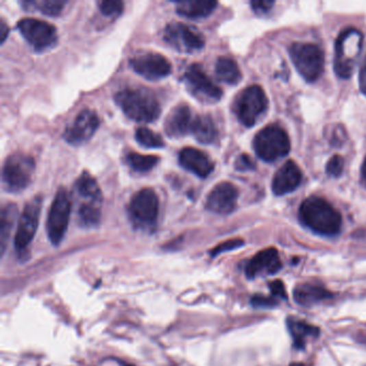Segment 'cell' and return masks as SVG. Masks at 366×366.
<instances>
[{
  "label": "cell",
  "mask_w": 366,
  "mask_h": 366,
  "mask_svg": "<svg viewBox=\"0 0 366 366\" xmlns=\"http://www.w3.org/2000/svg\"><path fill=\"white\" fill-rule=\"evenodd\" d=\"M302 182V172L297 164L292 160L284 162L282 168L278 169L272 182L273 193L276 196H282L292 193L299 187Z\"/></svg>",
  "instance_id": "ffe728a7"
},
{
  "label": "cell",
  "mask_w": 366,
  "mask_h": 366,
  "mask_svg": "<svg viewBox=\"0 0 366 366\" xmlns=\"http://www.w3.org/2000/svg\"><path fill=\"white\" fill-rule=\"evenodd\" d=\"M293 297L297 304L310 306V305L317 304L326 300L331 299L332 293L326 288L319 287L316 284H302L295 288Z\"/></svg>",
  "instance_id": "44dd1931"
},
{
  "label": "cell",
  "mask_w": 366,
  "mask_h": 366,
  "mask_svg": "<svg viewBox=\"0 0 366 366\" xmlns=\"http://www.w3.org/2000/svg\"><path fill=\"white\" fill-rule=\"evenodd\" d=\"M66 3L62 0H27L21 3V5L27 11H39L45 15L57 16L62 13Z\"/></svg>",
  "instance_id": "83f0119b"
},
{
  "label": "cell",
  "mask_w": 366,
  "mask_h": 366,
  "mask_svg": "<svg viewBox=\"0 0 366 366\" xmlns=\"http://www.w3.org/2000/svg\"><path fill=\"white\" fill-rule=\"evenodd\" d=\"M41 206H42V198L40 196L34 197L23 210L14 238L15 249L18 250L20 255L25 253L37 232Z\"/></svg>",
  "instance_id": "7c38bea8"
},
{
  "label": "cell",
  "mask_w": 366,
  "mask_h": 366,
  "mask_svg": "<svg viewBox=\"0 0 366 366\" xmlns=\"http://www.w3.org/2000/svg\"><path fill=\"white\" fill-rule=\"evenodd\" d=\"M254 149L258 156L263 160H276L289 153V136L278 125H271L256 134Z\"/></svg>",
  "instance_id": "8992f818"
},
{
  "label": "cell",
  "mask_w": 366,
  "mask_h": 366,
  "mask_svg": "<svg viewBox=\"0 0 366 366\" xmlns=\"http://www.w3.org/2000/svg\"><path fill=\"white\" fill-rule=\"evenodd\" d=\"M255 162L247 154H242L235 160V169L239 171H250L255 169Z\"/></svg>",
  "instance_id": "d590c367"
},
{
  "label": "cell",
  "mask_w": 366,
  "mask_h": 366,
  "mask_svg": "<svg viewBox=\"0 0 366 366\" xmlns=\"http://www.w3.org/2000/svg\"><path fill=\"white\" fill-rule=\"evenodd\" d=\"M183 81L191 94L200 101L216 102L223 96V90L203 71L200 64H191L184 73Z\"/></svg>",
  "instance_id": "8fae6325"
},
{
  "label": "cell",
  "mask_w": 366,
  "mask_h": 366,
  "mask_svg": "<svg viewBox=\"0 0 366 366\" xmlns=\"http://www.w3.org/2000/svg\"><path fill=\"white\" fill-rule=\"evenodd\" d=\"M343 170H344V159L339 155H334L328 161L327 173L330 176L339 178L343 173Z\"/></svg>",
  "instance_id": "836d02e7"
},
{
  "label": "cell",
  "mask_w": 366,
  "mask_h": 366,
  "mask_svg": "<svg viewBox=\"0 0 366 366\" xmlns=\"http://www.w3.org/2000/svg\"><path fill=\"white\" fill-rule=\"evenodd\" d=\"M360 89L363 93L364 96L366 97V58L362 64L361 69H360Z\"/></svg>",
  "instance_id": "f35d334b"
},
{
  "label": "cell",
  "mask_w": 366,
  "mask_h": 366,
  "mask_svg": "<svg viewBox=\"0 0 366 366\" xmlns=\"http://www.w3.org/2000/svg\"><path fill=\"white\" fill-rule=\"evenodd\" d=\"M243 245H244V241L241 240V239L225 241V242L221 243L219 245L216 246L214 249H212L210 256L216 257V256L221 255V254L225 253V252H230V250L242 247Z\"/></svg>",
  "instance_id": "d6a6232c"
},
{
  "label": "cell",
  "mask_w": 366,
  "mask_h": 366,
  "mask_svg": "<svg viewBox=\"0 0 366 366\" xmlns=\"http://www.w3.org/2000/svg\"><path fill=\"white\" fill-rule=\"evenodd\" d=\"M100 12L110 18H117L124 10V3L119 0H102L97 3Z\"/></svg>",
  "instance_id": "1f68e13d"
},
{
  "label": "cell",
  "mask_w": 366,
  "mask_h": 366,
  "mask_svg": "<svg viewBox=\"0 0 366 366\" xmlns=\"http://www.w3.org/2000/svg\"><path fill=\"white\" fill-rule=\"evenodd\" d=\"M191 134L200 143L210 144L215 142L218 132L212 117L208 115H197Z\"/></svg>",
  "instance_id": "603a6c76"
},
{
  "label": "cell",
  "mask_w": 366,
  "mask_h": 366,
  "mask_svg": "<svg viewBox=\"0 0 366 366\" xmlns=\"http://www.w3.org/2000/svg\"><path fill=\"white\" fill-rule=\"evenodd\" d=\"M363 36L359 30L347 28L339 34L335 45L334 68L341 79L352 77L362 49Z\"/></svg>",
  "instance_id": "277c9868"
},
{
  "label": "cell",
  "mask_w": 366,
  "mask_h": 366,
  "mask_svg": "<svg viewBox=\"0 0 366 366\" xmlns=\"http://www.w3.org/2000/svg\"><path fill=\"white\" fill-rule=\"evenodd\" d=\"M267 108V95L259 85H252L242 90L234 102L235 114L246 127L254 126Z\"/></svg>",
  "instance_id": "9c48e42d"
},
{
  "label": "cell",
  "mask_w": 366,
  "mask_h": 366,
  "mask_svg": "<svg viewBox=\"0 0 366 366\" xmlns=\"http://www.w3.org/2000/svg\"><path fill=\"white\" fill-rule=\"evenodd\" d=\"M238 197V188L229 182H223L216 185L208 193L206 208L212 213L228 215L236 208Z\"/></svg>",
  "instance_id": "2e32d148"
},
{
  "label": "cell",
  "mask_w": 366,
  "mask_h": 366,
  "mask_svg": "<svg viewBox=\"0 0 366 366\" xmlns=\"http://www.w3.org/2000/svg\"><path fill=\"white\" fill-rule=\"evenodd\" d=\"M252 8L257 14H265L271 10V8L273 7L274 3L273 1H267V0H256V1H252Z\"/></svg>",
  "instance_id": "8d00e7d4"
},
{
  "label": "cell",
  "mask_w": 366,
  "mask_h": 366,
  "mask_svg": "<svg viewBox=\"0 0 366 366\" xmlns=\"http://www.w3.org/2000/svg\"><path fill=\"white\" fill-rule=\"evenodd\" d=\"M197 115L187 104H178L171 110L164 121V132L171 138H182L191 134Z\"/></svg>",
  "instance_id": "e0dca14e"
},
{
  "label": "cell",
  "mask_w": 366,
  "mask_h": 366,
  "mask_svg": "<svg viewBox=\"0 0 366 366\" xmlns=\"http://www.w3.org/2000/svg\"><path fill=\"white\" fill-rule=\"evenodd\" d=\"M164 39L169 45L181 53H193L204 47V38L196 28L184 23L172 22L164 29Z\"/></svg>",
  "instance_id": "4fadbf2b"
},
{
  "label": "cell",
  "mask_w": 366,
  "mask_h": 366,
  "mask_svg": "<svg viewBox=\"0 0 366 366\" xmlns=\"http://www.w3.org/2000/svg\"><path fill=\"white\" fill-rule=\"evenodd\" d=\"M8 35H9V27H8L5 21L1 20V22H0V42H1V45L5 42Z\"/></svg>",
  "instance_id": "ab89813d"
},
{
  "label": "cell",
  "mask_w": 366,
  "mask_h": 366,
  "mask_svg": "<svg viewBox=\"0 0 366 366\" xmlns=\"http://www.w3.org/2000/svg\"><path fill=\"white\" fill-rule=\"evenodd\" d=\"M75 191L80 196L87 199L88 202L101 204L102 193L99 185L97 183L96 178L90 175L87 171H84L75 182Z\"/></svg>",
  "instance_id": "d4e9b609"
},
{
  "label": "cell",
  "mask_w": 366,
  "mask_h": 366,
  "mask_svg": "<svg viewBox=\"0 0 366 366\" xmlns=\"http://www.w3.org/2000/svg\"><path fill=\"white\" fill-rule=\"evenodd\" d=\"M99 127V117L93 110L84 109L77 114L75 121L66 128L64 138L72 145H81L92 139Z\"/></svg>",
  "instance_id": "9a60e30c"
},
{
  "label": "cell",
  "mask_w": 366,
  "mask_h": 366,
  "mask_svg": "<svg viewBox=\"0 0 366 366\" xmlns=\"http://www.w3.org/2000/svg\"><path fill=\"white\" fill-rule=\"evenodd\" d=\"M282 269L280 254L275 248H267L249 260L245 272L248 278H256L261 274H276Z\"/></svg>",
  "instance_id": "ac0fdd59"
},
{
  "label": "cell",
  "mask_w": 366,
  "mask_h": 366,
  "mask_svg": "<svg viewBox=\"0 0 366 366\" xmlns=\"http://www.w3.org/2000/svg\"><path fill=\"white\" fill-rule=\"evenodd\" d=\"M299 216L303 225L318 234L333 236L341 232V214L319 197L306 199L300 208Z\"/></svg>",
  "instance_id": "6da1fadb"
},
{
  "label": "cell",
  "mask_w": 366,
  "mask_h": 366,
  "mask_svg": "<svg viewBox=\"0 0 366 366\" xmlns=\"http://www.w3.org/2000/svg\"><path fill=\"white\" fill-rule=\"evenodd\" d=\"M250 304L258 308H270L278 305V301L273 297H263V295H255L250 300Z\"/></svg>",
  "instance_id": "e575fe53"
},
{
  "label": "cell",
  "mask_w": 366,
  "mask_h": 366,
  "mask_svg": "<svg viewBox=\"0 0 366 366\" xmlns=\"http://www.w3.org/2000/svg\"><path fill=\"white\" fill-rule=\"evenodd\" d=\"M129 64L136 73L151 81L164 79L172 71V66L168 58L158 53L147 52L136 55Z\"/></svg>",
  "instance_id": "5bb4252c"
},
{
  "label": "cell",
  "mask_w": 366,
  "mask_h": 366,
  "mask_svg": "<svg viewBox=\"0 0 366 366\" xmlns=\"http://www.w3.org/2000/svg\"><path fill=\"white\" fill-rule=\"evenodd\" d=\"M178 14L191 20L206 18L212 14L217 7L216 1H198V0H186L175 3Z\"/></svg>",
  "instance_id": "7402d4cb"
},
{
  "label": "cell",
  "mask_w": 366,
  "mask_h": 366,
  "mask_svg": "<svg viewBox=\"0 0 366 366\" xmlns=\"http://www.w3.org/2000/svg\"><path fill=\"white\" fill-rule=\"evenodd\" d=\"M115 102L129 119L138 123H151L160 117V103L145 89H123L115 95Z\"/></svg>",
  "instance_id": "7a4b0ae2"
},
{
  "label": "cell",
  "mask_w": 366,
  "mask_h": 366,
  "mask_svg": "<svg viewBox=\"0 0 366 366\" xmlns=\"http://www.w3.org/2000/svg\"><path fill=\"white\" fill-rule=\"evenodd\" d=\"M178 162L185 170L195 175L206 178L213 172V160L200 149L185 147L178 154Z\"/></svg>",
  "instance_id": "d6986e66"
},
{
  "label": "cell",
  "mask_w": 366,
  "mask_h": 366,
  "mask_svg": "<svg viewBox=\"0 0 366 366\" xmlns=\"http://www.w3.org/2000/svg\"><path fill=\"white\" fill-rule=\"evenodd\" d=\"M18 217V208L13 203H8L1 210L0 219V253L3 255L10 239L11 231Z\"/></svg>",
  "instance_id": "484cf974"
},
{
  "label": "cell",
  "mask_w": 366,
  "mask_h": 366,
  "mask_svg": "<svg viewBox=\"0 0 366 366\" xmlns=\"http://www.w3.org/2000/svg\"><path fill=\"white\" fill-rule=\"evenodd\" d=\"M290 366H305V365H303V364H301V363H293V364H291V365Z\"/></svg>",
  "instance_id": "b9f144b4"
},
{
  "label": "cell",
  "mask_w": 366,
  "mask_h": 366,
  "mask_svg": "<svg viewBox=\"0 0 366 366\" xmlns=\"http://www.w3.org/2000/svg\"><path fill=\"white\" fill-rule=\"evenodd\" d=\"M101 221V208L99 203H83L79 208V223L85 228H94Z\"/></svg>",
  "instance_id": "f1b7e54d"
},
{
  "label": "cell",
  "mask_w": 366,
  "mask_h": 366,
  "mask_svg": "<svg viewBox=\"0 0 366 366\" xmlns=\"http://www.w3.org/2000/svg\"><path fill=\"white\" fill-rule=\"evenodd\" d=\"M270 290L273 297H280L282 299H287V292L284 289L282 280H274L270 284Z\"/></svg>",
  "instance_id": "74e56055"
},
{
  "label": "cell",
  "mask_w": 366,
  "mask_h": 366,
  "mask_svg": "<svg viewBox=\"0 0 366 366\" xmlns=\"http://www.w3.org/2000/svg\"><path fill=\"white\" fill-rule=\"evenodd\" d=\"M290 57L300 75L308 82L319 79L324 71V55L318 45L310 43H293Z\"/></svg>",
  "instance_id": "52a82bcc"
},
{
  "label": "cell",
  "mask_w": 366,
  "mask_h": 366,
  "mask_svg": "<svg viewBox=\"0 0 366 366\" xmlns=\"http://www.w3.org/2000/svg\"><path fill=\"white\" fill-rule=\"evenodd\" d=\"M215 73L219 81L227 84H238L242 80V73L238 64L230 57L223 56L218 58L216 62Z\"/></svg>",
  "instance_id": "cb8c5ba5"
},
{
  "label": "cell",
  "mask_w": 366,
  "mask_h": 366,
  "mask_svg": "<svg viewBox=\"0 0 366 366\" xmlns=\"http://www.w3.org/2000/svg\"><path fill=\"white\" fill-rule=\"evenodd\" d=\"M159 160V157L154 155H142L134 151H130L126 155L127 164L136 172H149L157 166Z\"/></svg>",
  "instance_id": "f546056e"
},
{
  "label": "cell",
  "mask_w": 366,
  "mask_h": 366,
  "mask_svg": "<svg viewBox=\"0 0 366 366\" xmlns=\"http://www.w3.org/2000/svg\"><path fill=\"white\" fill-rule=\"evenodd\" d=\"M290 334L295 341L297 348H303L305 346V339L308 337H318L319 329L300 320L289 319L287 322Z\"/></svg>",
  "instance_id": "4316f807"
},
{
  "label": "cell",
  "mask_w": 366,
  "mask_h": 366,
  "mask_svg": "<svg viewBox=\"0 0 366 366\" xmlns=\"http://www.w3.org/2000/svg\"><path fill=\"white\" fill-rule=\"evenodd\" d=\"M16 28L34 50L45 51L56 43L57 30L50 23L37 19H23L19 21Z\"/></svg>",
  "instance_id": "30bf717a"
},
{
  "label": "cell",
  "mask_w": 366,
  "mask_h": 366,
  "mask_svg": "<svg viewBox=\"0 0 366 366\" xmlns=\"http://www.w3.org/2000/svg\"><path fill=\"white\" fill-rule=\"evenodd\" d=\"M129 219L136 230L154 231L159 215V198L151 188L134 193L128 204Z\"/></svg>",
  "instance_id": "3957f363"
},
{
  "label": "cell",
  "mask_w": 366,
  "mask_h": 366,
  "mask_svg": "<svg viewBox=\"0 0 366 366\" xmlns=\"http://www.w3.org/2000/svg\"><path fill=\"white\" fill-rule=\"evenodd\" d=\"M35 160L22 153H15L5 159L3 168V182L10 193H20L29 185L35 171Z\"/></svg>",
  "instance_id": "5b68a950"
},
{
  "label": "cell",
  "mask_w": 366,
  "mask_h": 366,
  "mask_svg": "<svg viewBox=\"0 0 366 366\" xmlns=\"http://www.w3.org/2000/svg\"><path fill=\"white\" fill-rule=\"evenodd\" d=\"M71 198L68 191L60 188L51 204L47 221V233L53 245H60L64 240L71 214Z\"/></svg>",
  "instance_id": "ba28073f"
},
{
  "label": "cell",
  "mask_w": 366,
  "mask_h": 366,
  "mask_svg": "<svg viewBox=\"0 0 366 366\" xmlns=\"http://www.w3.org/2000/svg\"><path fill=\"white\" fill-rule=\"evenodd\" d=\"M136 139L138 143L147 149H161L164 146V141L160 134L151 132V129L145 127L136 129Z\"/></svg>",
  "instance_id": "4dcf8cb0"
},
{
  "label": "cell",
  "mask_w": 366,
  "mask_h": 366,
  "mask_svg": "<svg viewBox=\"0 0 366 366\" xmlns=\"http://www.w3.org/2000/svg\"><path fill=\"white\" fill-rule=\"evenodd\" d=\"M362 180H363L364 184L366 186V157L364 159L363 166H362Z\"/></svg>",
  "instance_id": "60d3db41"
}]
</instances>
